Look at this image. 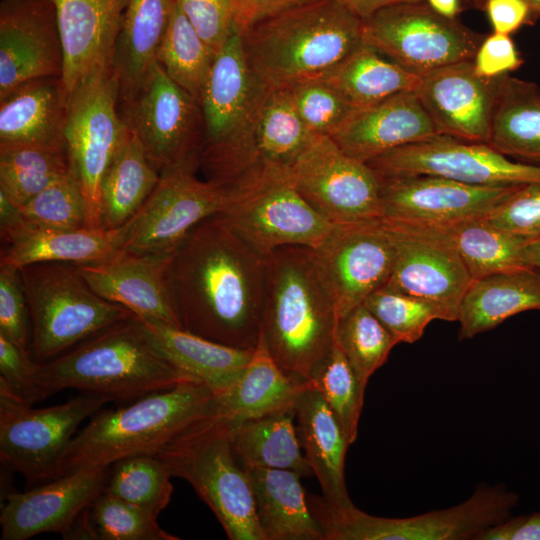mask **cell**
Wrapping results in <instances>:
<instances>
[{
	"mask_svg": "<svg viewBox=\"0 0 540 540\" xmlns=\"http://www.w3.org/2000/svg\"><path fill=\"white\" fill-rule=\"evenodd\" d=\"M311 251L339 321L387 283L395 261V237L384 217L336 224Z\"/></svg>",
	"mask_w": 540,
	"mask_h": 540,
	"instance_id": "cell-16",
	"label": "cell"
},
{
	"mask_svg": "<svg viewBox=\"0 0 540 540\" xmlns=\"http://www.w3.org/2000/svg\"><path fill=\"white\" fill-rule=\"evenodd\" d=\"M172 257L120 250L104 261L75 266L102 298L136 317L182 328L171 285Z\"/></svg>",
	"mask_w": 540,
	"mask_h": 540,
	"instance_id": "cell-23",
	"label": "cell"
},
{
	"mask_svg": "<svg viewBox=\"0 0 540 540\" xmlns=\"http://www.w3.org/2000/svg\"><path fill=\"white\" fill-rule=\"evenodd\" d=\"M109 400L82 393L59 405L33 408L0 390V460L30 481L61 476L64 454L78 426Z\"/></svg>",
	"mask_w": 540,
	"mask_h": 540,
	"instance_id": "cell-12",
	"label": "cell"
},
{
	"mask_svg": "<svg viewBox=\"0 0 540 540\" xmlns=\"http://www.w3.org/2000/svg\"><path fill=\"white\" fill-rule=\"evenodd\" d=\"M540 311V272L536 269L499 273L476 279L459 307L458 339L492 330L522 312Z\"/></svg>",
	"mask_w": 540,
	"mask_h": 540,
	"instance_id": "cell-32",
	"label": "cell"
},
{
	"mask_svg": "<svg viewBox=\"0 0 540 540\" xmlns=\"http://www.w3.org/2000/svg\"><path fill=\"white\" fill-rule=\"evenodd\" d=\"M399 343L413 344L434 320L448 321L437 305L383 286L363 303Z\"/></svg>",
	"mask_w": 540,
	"mask_h": 540,
	"instance_id": "cell-48",
	"label": "cell"
},
{
	"mask_svg": "<svg viewBox=\"0 0 540 540\" xmlns=\"http://www.w3.org/2000/svg\"><path fill=\"white\" fill-rule=\"evenodd\" d=\"M119 98V81L108 67L85 80L68 104L66 152L86 200L90 229H101L102 179L129 133L118 109Z\"/></svg>",
	"mask_w": 540,
	"mask_h": 540,
	"instance_id": "cell-11",
	"label": "cell"
},
{
	"mask_svg": "<svg viewBox=\"0 0 540 540\" xmlns=\"http://www.w3.org/2000/svg\"><path fill=\"white\" fill-rule=\"evenodd\" d=\"M20 209L30 227L40 230L88 228L87 204L72 170L39 192Z\"/></svg>",
	"mask_w": 540,
	"mask_h": 540,
	"instance_id": "cell-46",
	"label": "cell"
},
{
	"mask_svg": "<svg viewBox=\"0 0 540 540\" xmlns=\"http://www.w3.org/2000/svg\"><path fill=\"white\" fill-rule=\"evenodd\" d=\"M310 381L338 419L349 444H353L358 436L367 386L358 379L336 339Z\"/></svg>",
	"mask_w": 540,
	"mask_h": 540,
	"instance_id": "cell-45",
	"label": "cell"
},
{
	"mask_svg": "<svg viewBox=\"0 0 540 540\" xmlns=\"http://www.w3.org/2000/svg\"><path fill=\"white\" fill-rule=\"evenodd\" d=\"M357 110L405 91H417L421 76L364 44L337 70L326 77Z\"/></svg>",
	"mask_w": 540,
	"mask_h": 540,
	"instance_id": "cell-40",
	"label": "cell"
},
{
	"mask_svg": "<svg viewBox=\"0 0 540 540\" xmlns=\"http://www.w3.org/2000/svg\"><path fill=\"white\" fill-rule=\"evenodd\" d=\"M288 174L304 200L333 225L384 217L378 175L329 136L316 134Z\"/></svg>",
	"mask_w": 540,
	"mask_h": 540,
	"instance_id": "cell-17",
	"label": "cell"
},
{
	"mask_svg": "<svg viewBox=\"0 0 540 540\" xmlns=\"http://www.w3.org/2000/svg\"><path fill=\"white\" fill-rule=\"evenodd\" d=\"M379 180L385 218L425 225L487 216L520 186L471 185L425 174L379 177Z\"/></svg>",
	"mask_w": 540,
	"mask_h": 540,
	"instance_id": "cell-21",
	"label": "cell"
},
{
	"mask_svg": "<svg viewBox=\"0 0 540 540\" xmlns=\"http://www.w3.org/2000/svg\"><path fill=\"white\" fill-rule=\"evenodd\" d=\"M176 0H127L117 35L112 69L120 98L128 96L156 61Z\"/></svg>",
	"mask_w": 540,
	"mask_h": 540,
	"instance_id": "cell-34",
	"label": "cell"
},
{
	"mask_svg": "<svg viewBox=\"0 0 540 540\" xmlns=\"http://www.w3.org/2000/svg\"><path fill=\"white\" fill-rule=\"evenodd\" d=\"M439 134L417 92L405 91L356 111L331 138L350 157L368 162Z\"/></svg>",
	"mask_w": 540,
	"mask_h": 540,
	"instance_id": "cell-26",
	"label": "cell"
},
{
	"mask_svg": "<svg viewBox=\"0 0 540 540\" xmlns=\"http://www.w3.org/2000/svg\"><path fill=\"white\" fill-rule=\"evenodd\" d=\"M63 48L54 0H1L0 100L36 78L61 77Z\"/></svg>",
	"mask_w": 540,
	"mask_h": 540,
	"instance_id": "cell-20",
	"label": "cell"
},
{
	"mask_svg": "<svg viewBox=\"0 0 540 540\" xmlns=\"http://www.w3.org/2000/svg\"><path fill=\"white\" fill-rule=\"evenodd\" d=\"M529 4L532 17L537 15L540 16V0H526Z\"/></svg>",
	"mask_w": 540,
	"mask_h": 540,
	"instance_id": "cell-62",
	"label": "cell"
},
{
	"mask_svg": "<svg viewBox=\"0 0 540 540\" xmlns=\"http://www.w3.org/2000/svg\"><path fill=\"white\" fill-rule=\"evenodd\" d=\"M489 146L506 156L540 161V88L508 74L496 79Z\"/></svg>",
	"mask_w": 540,
	"mask_h": 540,
	"instance_id": "cell-36",
	"label": "cell"
},
{
	"mask_svg": "<svg viewBox=\"0 0 540 540\" xmlns=\"http://www.w3.org/2000/svg\"><path fill=\"white\" fill-rule=\"evenodd\" d=\"M363 21L369 19L378 10L404 2H426V0H336Z\"/></svg>",
	"mask_w": 540,
	"mask_h": 540,
	"instance_id": "cell-59",
	"label": "cell"
},
{
	"mask_svg": "<svg viewBox=\"0 0 540 540\" xmlns=\"http://www.w3.org/2000/svg\"><path fill=\"white\" fill-rule=\"evenodd\" d=\"M523 63L509 35L493 33L484 39L474 58L475 73L483 78H496L518 69Z\"/></svg>",
	"mask_w": 540,
	"mask_h": 540,
	"instance_id": "cell-54",
	"label": "cell"
},
{
	"mask_svg": "<svg viewBox=\"0 0 540 540\" xmlns=\"http://www.w3.org/2000/svg\"><path fill=\"white\" fill-rule=\"evenodd\" d=\"M29 226L20 206L0 191V232L2 240L6 241Z\"/></svg>",
	"mask_w": 540,
	"mask_h": 540,
	"instance_id": "cell-58",
	"label": "cell"
},
{
	"mask_svg": "<svg viewBox=\"0 0 540 540\" xmlns=\"http://www.w3.org/2000/svg\"><path fill=\"white\" fill-rule=\"evenodd\" d=\"M261 335L278 365L310 381L331 352L338 317L311 248L281 247L265 258Z\"/></svg>",
	"mask_w": 540,
	"mask_h": 540,
	"instance_id": "cell-4",
	"label": "cell"
},
{
	"mask_svg": "<svg viewBox=\"0 0 540 540\" xmlns=\"http://www.w3.org/2000/svg\"><path fill=\"white\" fill-rule=\"evenodd\" d=\"M171 477L155 454L132 456L109 466L103 491L159 515L172 497Z\"/></svg>",
	"mask_w": 540,
	"mask_h": 540,
	"instance_id": "cell-43",
	"label": "cell"
},
{
	"mask_svg": "<svg viewBox=\"0 0 540 540\" xmlns=\"http://www.w3.org/2000/svg\"><path fill=\"white\" fill-rule=\"evenodd\" d=\"M155 455L193 487L229 539L266 540L249 472L233 449L231 421L208 412Z\"/></svg>",
	"mask_w": 540,
	"mask_h": 540,
	"instance_id": "cell-6",
	"label": "cell"
},
{
	"mask_svg": "<svg viewBox=\"0 0 540 540\" xmlns=\"http://www.w3.org/2000/svg\"><path fill=\"white\" fill-rule=\"evenodd\" d=\"M32 326V356L44 363L134 314L95 291L76 266L39 262L19 269Z\"/></svg>",
	"mask_w": 540,
	"mask_h": 540,
	"instance_id": "cell-9",
	"label": "cell"
},
{
	"mask_svg": "<svg viewBox=\"0 0 540 540\" xmlns=\"http://www.w3.org/2000/svg\"><path fill=\"white\" fill-rule=\"evenodd\" d=\"M437 13L447 18L455 19L460 12L459 0H426Z\"/></svg>",
	"mask_w": 540,
	"mask_h": 540,
	"instance_id": "cell-60",
	"label": "cell"
},
{
	"mask_svg": "<svg viewBox=\"0 0 540 540\" xmlns=\"http://www.w3.org/2000/svg\"><path fill=\"white\" fill-rule=\"evenodd\" d=\"M245 467L266 540H324L309 508L300 474L287 469Z\"/></svg>",
	"mask_w": 540,
	"mask_h": 540,
	"instance_id": "cell-31",
	"label": "cell"
},
{
	"mask_svg": "<svg viewBox=\"0 0 540 540\" xmlns=\"http://www.w3.org/2000/svg\"><path fill=\"white\" fill-rule=\"evenodd\" d=\"M476 8L484 9L486 0H468Z\"/></svg>",
	"mask_w": 540,
	"mask_h": 540,
	"instance_id": "cell-63",
	"label": "cell"
},
{
	"mask_svg": "<svg viewBox=\"0 0 540 540\" xmlns=\"http://www.w3.org/2000/svg\"><path fill=\"white\" fill-rule=\"evenodd\" d=\"M526 253L530 266L540 272V236L529 239Z\"/></svg>",
	"mask_w": 540,
	"mask_h": 540,
	"instance_id": "cell-61",
	"label": "cell"
},
{
	"mask_svg": "<svg viewBox=\"0 0 540 540\" xmlns=\"http://www.w3.org/2000/svg\"><path fill=\"white\" fill-rule=\"evenodd\" d=\"M137 318L156 349L179 371L214 395L237 380L254 350L224 345L179 327Z\"/></svg>",
	"mask_w": 540,
	"mask_h": 540,
	"instance_id": "cell-29",
	"label": "cell"
},
{
	"mask_svg": "<svg viewBox=\"0 0 540 540\" xmlns=\"http://www.w3.org/2000/svg\"><path fill=\"white\" fill-rule=\"evenodd\" d=\"M307 500L324 540H475L510 517L519 495L503 484H484L457 505L404 518L370 515L354 504L336 508L323 496Z\"/></svg>",
	"mask_w": 540,
	"mask_h": 540,
	"instance_id": "cell-8",
	"label": "cell"
},
{
	"mask_svg": "<svg viewBox=\"0 0 540 540\" xmlns=\"http://www.w3.org/2000/svg\"><path fill=\"white\" fill-rule=\"evenodd\" d=\"M294 411L301 447L324 499L336 508L352 505L344 476L350 444L338 419L313 384L299 395Z\"/></svg>",
	"mask_w": 540,
	"mask_h": 540,
	"instance_id": "cell-28",
	"label": "cell"
},
{
	"mask_svg": "<svg viewBox=\"0 0 540 540\" xmlns=\"http://www.w3.org/2000/svg\"><path fill=\"white\" fill-rule=\"evenodd\" d=\"M294 417V410H285L232 422V444L240 462L247 467L287 469L312 476L313 471L301 453Z\"/></svg>",
	"mask_w": 540,
	"mask_h": 540,
	"instance_id": "cell-38",
	"label": "cell"
},
{
	"mask_svg": "<svg viewBox=\"0 0 540 540\" xmlns=\"http://www.w3.org/2000/svg\"><path fill=\"white\" fill-rule=\"evenodd\" d=\"M37 367L31 354L0 335V390L33 405Z\"/></svg>",
	"mask_w": 540,
	"mask_h": 540,
	"instance_id": "cell-53",
	"label": "cell"
},
{
	"mask_svg": "<svg viewBox=\"0 0 540 540\" xmlns=\"http://www.w3.org/2000/svg\"><path fill=\"white\" fill-rule=\"evenodd\" d=\"M379 177L434 175L482 186L540 183V166L513 162L485 143L439 134L366 162Z\"/></svg>",
	"mask_w": 540,
	"mask_h": 540,
	"instance_id": "cell-18",
	"label": "cell"
},
{
	"mask_svg": "<svg viewBox=\"0 0 540 540\" xmlns=\"http://www.w3.org/2000/svg\"><path fill=\"white\" fill-rule=\"evenodd\" d=\"M475 540H540V512L509 517L484 530Z\"/></svg>",
	"mask_w": 540,
	"mask_h": 540,
	"instance_id": "cell-56",
	"label": "cell"
},
{
	"mask_svg": "<svg viewBox=\"0 0 540 540\" xmlns=\"http://www.w3.org/2000/svg\"><path fill=\"white\" fill-rule=\"evenodd\" d=\"M109 467L66 473L34 489L10 493L1 508L2 540H26L45 532L64 537L103 491Z\"/></svg>",
	"mask_w": 540,
	"mask_h": 540,
	"instance_id": "cell-22",
	"label": "cell"
},
{
	"mask_svg": "<svg viewBox=\"0 0 540 540\" xmlns=\"http://www.w3.org/2000/svg\"><path fill=\"white\" fill-rule=\"evenodd\" d=\"M171 285L183 329L240 349L256 347L265 259L217 214L201 221L173 254Z\"/></svg>",
	"mask_w": 540,
	"mask_h": 540,
	"instance_id": "cell-1",
	"label": "cell"
},
{
	"mask_svg": "<svg viewBox=\"0 0 540 540\" xmlns=\"http://www.w3.org/2000/svg\"><path fill=\"white\" fill-rule=\"evenodd\" d=\"M240 32L250 69L276 88L325 79L366 43L364 21L336 0H306Z\"/></svg>",
	"mask_w": 540,
	"mask_h": 540,
	"instance_id": "cell-2",
	"label": "cell"
},
{
	"mask_svg": "<svg viewBox=\"0 0 540 540\" xmlns=\"http://www.w3.org/2000/svg\"><path fill=\"white\" fill-rule=\"evenodd\" d=\"M226 188L217 215L263 258L285 246L314 249L333 226L304 200L288 170L257 167Z\"/></svg>",
	"mask_w": 540,
	"mask_h": 540,
	"instance_id": "cell-10",
	"label": "cell"
},
{
	"mask_svg": "<svg viewBox=\"0 0 540 540\" xmlns=\"http://www.w3.org/2000/svg\"><path fill=\"white\" fill-rule=\"evenodd\" d=\"M315 135L295 112L285 89L266 85L252 126L258 167L289 170Z\"/></svg>",
	"mask_w": 540,
	"mask_h": 540,
	"instance_id": "cell-39",
	"label": "cell"
},
{
	"mask_svg": "<svg viewBox=\"0 0 540 540\" xmlns=\"http://www.w3.org/2000/svg\"><path fill=\"white\" fill-rule=\"evenodd\" d=\"M387 220L394 232L396 254L384 286L425 299L440 307L449 322L457 321L474 279L450 239L436 226Z\"/></svg>",
	"mask_w": 540,
	"mask_h": 540,
	"instance_id": "cell-19",
	"label": "cell"
},
{
	"mask_svg": "<svg viewBox=\"0 0 540 540\" xmlns=\"http://www.w3.org/2000/svg\"><path fill=\"white\" fill-rule=\"evenodd\" d=\"M213 397L203 384L186 381L122 408L98 410L70 442L62 459L61 476L89 467H109L132 456L156 454L205 416Z\"/></svg>",
	"mask_w": 540,
	"mask_h": 540,
	"instance_id": "cell-5",
	"label": "cell"
},
{
	"mask_svg": "<svg viewBox=\"0 0 540 540\" xmlns=\"http://www.w3.org/2000/svg\"><path fill=\"white\" fill-rule=\"evenodd\" d=\"M364 36L366 44L419 76L472 61L483 41L427 2H404L378 10L364 21Z\"/></svg>",
	"mask_w": 540,
	"mask_h": 540,
	"instance_id": "cell-14",
	"label": "cell"
},
{
	"mask_svg": "<svg viewBox=\"0 0 540 540\" xmlns=\"http://www.w3.org/2000/svg\"><path fill=\"white\" fill-rule=\"evenodd\" d=\"M119 101L121 116L159 172L198 158L204 137L201 106L157 61Z\"/></svg>",
	"mask_w": 540,
	"mask_h": 540,
	"instance_id": "cell-15",
	"label": "cell"
},
{
	"mask_svg": "<svg viewBox=\"0 0 540 540\" xmlns=\"http://www.w3.org/2000/svg\"><path fill=\"white\" fill-rule=\"evenodd\" d=\"M198 158L160 172L155 188L137 214L124 225L123 251L173 255L204 219L220 213L227 188L197 176Z\"/></svg>",
	"mask_w": 540,
	"mask_h": 540,
	"instance_id": "cell-13",
	"label": "cell"
},
{
	"mask_svg": "<svg viewBox=\"0 0 540 540\" xmlns=\"http://www.w3.org/2000/svg\"><path fill=\"white\" fill-rule=\"evenodd\" d=\"M336 340L358 379L365 386L398 344L364 304L356 306L339 319Z\"/></svg>",
	"mask_w": 540,
	"mask_h": 540,
	"instance_id": "cell-44",
	"label": "cell"
},
{
	"mask_svg": "<svg viewBox=\"0 0 540 540\" xmlns=\"http://www.w3.org/2000/svg\"><path fill=\"white\" fill-rule=\"evenodd\" d=\"M421 76L418 97L440 134L489 143L496 102V78L478 76L473 60Z\"/></svg>",
	"mask_w": 540,
	"mask_h": 540,
	"instance_id": "cell-24",
	"label": "cell"
},
{
	"mask_svg": "<svg viewBox=\"0 0 540 540\" xmlns=\"http://www.w3.org/2000/svg\"><path fill=\"white\" fill-rule=\"evenodd\" d=\"M68 105L61 77L29 80L0 100V145L65 146Z\"/></svg>",
	"mask_w": 540,
	"mask_h": 540,
	"instance_id": "cell-30",
	"label": "cell"
},
{
	"mask_svg": "<svg viewBox=\"0 0 540 540\" xmlns=\"http://www.w3.org/2000/svg\"><path fill=\"white\" fill-rule=\"evenodd\" d=\"M0 335L32 355V326L20 270L0 265Z\"/></svg>",
	"mask_w": 540,
	"mask_h": 540,
	"instance_id": "cell-50",
	"label": "cell"
},
{
	"mask_svg": "<svg viewBox=\"0 0 540 540\" xmlns=\"http://www.w3.org/2000/svg\"><path fill=\"white\" fill-rule=\"evenodd\" d=\"M284 89L295 112L314 134L331 137L358 111L324 79L303 81Z\"/></svg>",
	"mask_w": 540,
	"mask_h": 540,
	"instance_id": "cell-49",
	"label": "cell"
},
{
	"mask_svg": "<svg viewBox=\"0 0 540 540\" xmlns=\"http://www.w3.org/2000/svg\"><path fill=\"white\" fill-rule=\"evenodd\" d=\"M284 371L270 354L262 335L237 380L214 395L209 412L233 423L294 410L299 395L311 385Z\"/></svg>",
	"mask_w": 540,
	"mask_h": 540,
	"instance_id": "cell-27",
	"label": "cell"
},
{
	"mask_svg": "<svg viewBox=\"0 0 540 540\" xmlns=\"http://www.w3.org/2000/svg\"><path fill=\"white\" fill-rule=\"evenodd\" d=\"M496 227L532 239L540 236V183L518 186L486 216Z\"/></svg>",
	"mask_w": 540,
	"mask_h": 540,
	"instance_id": "cell-51",
	"label": "cell"
},
{
	"mask_svg": "<svg viewBox=\"0 0 540 540\" xmlns=\"http://www.w3.org/2000/svg\"><path fill=\"white\" fill-rule=\"evenodd\" d=\"M265 86L249 67L236 26L216 54L200 101L198 164L208 180L227 187L258 167L252 126Z\"/></svg>",
	"mask_w": 540,
	"mask_h": 540,
	"instance_id": "cell-7",
	"label": "cell"
},
{
	"mask_svg": "<svg viewBox=\"0 0 540 540\" xmlns=\"http://www.w3.org/2000/svg\"><path fill=\"white\" fill-rule=\"evenodd\" d=\"M125 227L115 230H40L27 227L5 242L0 265L20 269L39 262L74 265L104 261L122 249Z\"/></svg>",
	"mask_w": 540,
	"mask_h": 540,
	"instance_id": "cell-33",
	"label": "cell"
},
{
	"mask_svg": "<svg viewBox=\"0 0 540 540\" xmlns=\"http://www.w3.org/2000/svg\"><path fill=\"white\" fill-rule=\"evenodd\" d=\"M70 171L64 146L0 145V191L19 206Z\"/></svg>",
	"mask_w": 540,
	"mask_h": 540,
	"instance_id": "cell-41",
	"label": "cell"
},
{
	"mask_svg": "<svg viewBox=\"0 0 540 540\" xmlns=\"http://www.w3.org/2000/svg\"><path fill=\"white\" fill-rule=\"evenodd\" d=\"M484 9L494 33L509 35L532 19L526 0H486Z\"/></svg>",
	"mask_w": 540,
	"mask_h": 540,
	"instance_id": "cell-55",
	"label": "cell"
},
{
	"mask_svg": "<svg viewBox=\"0 0 540 540\" xmlns=\"http://www.w3.org/2000/svg\"><path fill=\"white\" fill-rule=\"evenodd\" d=\"M63 48L61 76L67 105L94 73L112 67L127 0H54Z\"/></svg>",
	"mask_w": 540,
	"mask_h": 540,
	"instance_id": "cell-25",
	"label": "cell"
},
{
	"mask_svg": "<svg viewBox=\"0 0 540 540\" xmlns=\"http://www.w3.org/2000/svg\"><path fill=\"white\" fill-rule=\"evenodd\" d=\"M306 0H232L240 31L257 20Z\"/></svg>",
	"mask_w": 540,
	"mask_h": 540,
	"instance_id": "cell-57",
	"label": "cell"
},
{
	"mask_svg": "<svg viewBox=\"0 0 540 540\" xmlns=\"http://www.w3.org/2000/svg\"><path fill=\"white\" fill-rule=\"evenodd\" d=\"M160 178L135 136L129 133L111 163L100 189V225L115 230L127 224L140 210Z\"/></svg>",
	"mask_w": 540,
	"mask_h": 540,
	"instance_id": "cell-35",
	"label": "cell"
},
{
	"mask_svg": "<svg viewBox=\"0 0 540 540\" xmlns=\"http://www.w3.org/2000/svg\"><path fill=\"white\" fill-rule=\"evenodd\" d=\"M186 381L194 380L156 349L134 315L38 363L34 402L68 388L109 402L137 400Z\"/></svg>",
	"mask_w": 540,
	"mask_h": 540,
	"instance_id": "cell-3",
	"label": "cell"
},
{
	"mask_svg": "<svg viewBox=\"0 0 540 540\" xmlns=\"http://www.w3.org/2000/svg\"><path fill=\"white\" fill-rule=\"evenodd\" d=\"M216 52L197 34L175 3L156 61L166 74L200 104Z\"/></svg>",
	"mask_w": 540,
	"mask_h": 540,
	"instance_id": "cell-42",
	"label": "cell"
},
{
	"mask_svg": "<svg viewBox=\"0 0 540 540\" xmlns=\"http://www.w3.org/2000/svg\"><path fill=\"white\" fill-rule=\"evenodd\" d=\"M197 34L216 53L238 26L232 0H176Z\"/></svg>",
	"mask_w": 540,
	"mask_h": 540,
	"instance_id": "cell-52",
	"label": "cell"
},
{
	"mask_svg": "<svg viewBox=\"0 0 540 540\" xmlns=\"http://www.w3.org/2000/svg\"><path fill=\"white\" fill-rule=\"evenodd\" d=\"M432 226L450 239L474 280L534 269L526 253L529 239L496 227L486 216Z\"/></svg>",
	"mask_w": 540,
	"mask_h": 540,
	"instance_id": "cell-37",
	"label": "cell"
},
{
	"mask_svg": "<svg viewBox=\"0 0 540 540\" xmlns=\"http://www.w3.org/2000/svg\"><path fill=\"white\" fill-rule=\"evenodd\" d=\"M97 540H179L157 523L158 515L102 491L88 508Z\"/></svg>",
	"mask_w": 540,
	"mask_h": 540,
	"instance_id": "cell-47",
	"label": "cell"
}]
</instances>
